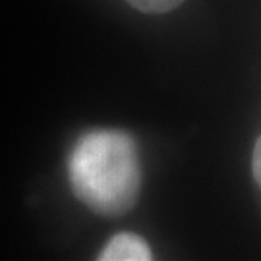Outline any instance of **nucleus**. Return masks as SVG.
Instances as JSON below:
<instances>
[{
	"instance_id": "nucleus-1",
	"label": "nucleus",
	"mask_w": 261,
	"mask_h": 261,
	"mask_svg": "<svg viewBox=\"0 0 261 261\" xmlns=\"http://www.w3.org/2000/svg\"><path fill=\"white\" fill-rule=\"evenodd\" d=\"M68 172L75 197L97 215L122 217L140 199V153L124 132L84 136L70 157Z\"/></svg>"
},
{
	"instance_id": "nucleus-3",
	"label": "nucleus",
	"mask_w": 261,
	"mask_h": 261,
	"mask_svg": "<svg viewBox=\"0 0 261 261\" xmlns=\"http://www.w3.org/2000/svg\"><path fill=\"white\" fill-rule=\"evenodd\" d=\"M126 2L143 14H165L178 8L184 0H126Z\"/></svg>"
},
{
	"instance_id": "nucleus-4",
	"label": "nucleus",
	"mask_w": 261,
	"mask_h": 261,
	"mask_svg": "<svg viewBox=\"0 0 261 261\" xmlns=\"http://www.w3.org/2000/svg\"><path fill=\"white\" fill-rule=\"evenodd\" d=\"M252 174L255 184L261 188V136L257 138L255 145H253V153H252Z\"/></svg>"
},
{
	"instance_id": "nucleus-2",
	"label": "nucleus",
	"mask_w": 261,
	"mask_h": 261,
	"mask_svg": "<svg viewBox=\"0 0 261 261\" xmlns=\"http://www.w3.org/2000/svg\"><path fill=\"white\" fill-rule=\"evenodd\" d=\"M99 261H149L153 259L151 248L147 242L132 232H120L112 236L107 242L101 253L97 255Z\"/></svg>"
}]
</instances>
